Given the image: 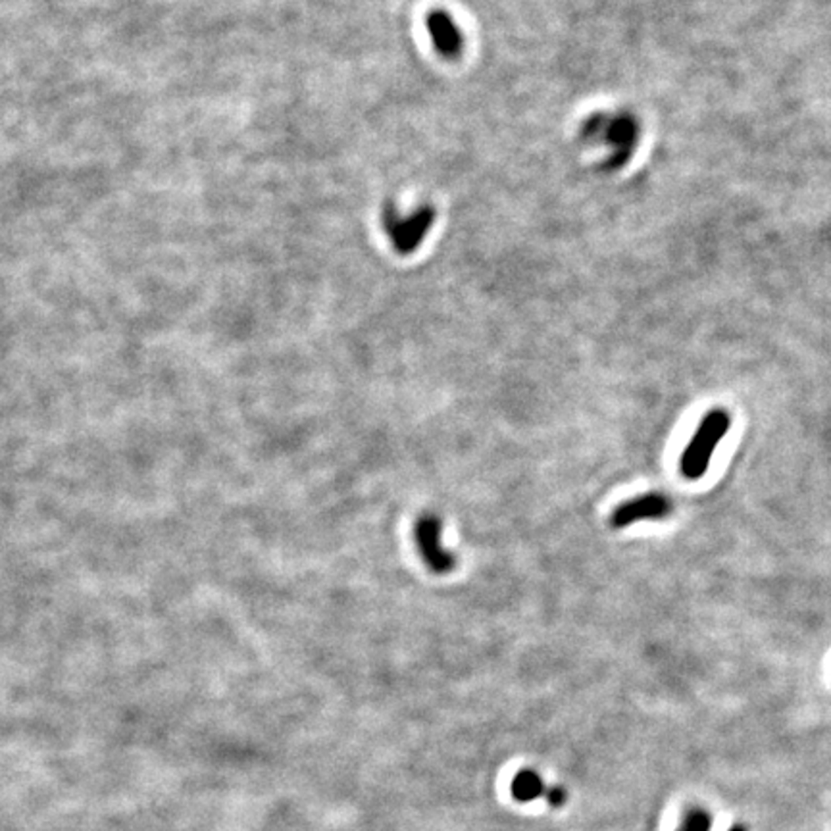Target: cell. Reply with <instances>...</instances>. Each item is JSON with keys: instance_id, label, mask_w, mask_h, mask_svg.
<instances>
[{"instance_id": "6da1fadb", "label": "cell", "mask_w": 831, "mask_h": 831, "mask_svg": "<svg viewBox=\"0 0 831 831\" xmlns=\"http://www.w3.org/2000/svg\"><path fill=\"white\" fill-rule=\"evenodd\" d=\"M729 426L731 416L729 412L721 411V408H714V411H711L703 418L701 426L694 431L684 455H681L679 468L687 480L694 482L703 478L708 466H711V460L720 441L728 435Z\"/></svg>"}, {"instance_id": "7a4b0ae2", "label": "cell", "mask_w": 831, "mask_h": 831, "mask_svg": "<svg viewBox=\"0 0 831 831\" xmlns=\"http://www.w3.org/2000/svg\"><path fill=\"white\" fill-rule=\"evenodd\" d=\"M414 541L421 561L433 574H451L456 566V556L443 544V524L439 516L421 514L414 524Z\"/></svg>"}, {"instance_id": "3957f363", "label": "cell", "mask_w": 831, "mask_h": 831, "mask_svg": "<svg viewBox=\"0 0 831 831\" xmlns=\"http://www.w3.org/2000/svg\"><path fill=\"white\" fill-rule=\"evenodd\" d=\"M588 137H598L597 143L603 139V145L610 148V155L614 156L616 164L620 158H630L639 139L637 121L625 114L616 116H597L589 121Z\"/></svg>"}, {"instance_id": "277c9868", "label": "cell", "mask_w": 831, "mask_h": 831, "mask_svg": "<svg viewBox=\"0 0 831 831\" xmlns=\"http://www.w3.org/2000/svg\"><path fill=\"white\" fill-rule=\"evenodd\" d=\"M674 502L670 497L664 493H645L635 499L625 500L614 508L610 514V526L616 529L632 527L637 522H649V520H664L672 514Z\"/></svg>"}, {"instance_id": "5b68a950", "label": "cell", "mask_w": 831, "mask_h": 831, "mask_svg": "<svg viewBox=\"0 0 831 831\" xmlns=\"http://www.w3.org/2000/svg\"><path fill=\"white\" fill-rule=\"evenodd\" d=\"M401 214L391 212L387 216V231L401 252H408L418 249V244L421 239L426 237L428 229L433 225L435 220V212L429 208H420L411 214Z\"/></svg>"}, {"instance_id": "8992f818", "label": "cell", "mask_w": 831, "mask_h": 831, "mask_svg": "<svg viewBox=\"0 0 831 831\" xmlns=\"http://www.w3.org/2000/svg\"><path fill=\"white\" fill-rule=\"evenodd\" d=\"M428 31L433 40L435 49H438L445 57H455L460 52L464 37H462L456 23L453 22L451 13L445 12H433L428 16Z\"/></svg>"}, {"instance_id": "52a82bcc", "label": "cell", "mask_w": 831, "mask_h": 831, "mask_svg": "<svg viewBox=\"0 0 831 831\" xmlns=\"http://www.w3.org/2000/svg\"><path fill=\"white\" fill-rule=\"evenodd\" d=\"M512 795L520 802H529L543 795V782L534 770H522L512 782Z\"/></svg>"}, {"instance_id": "ba28073f", "label": "cell", "mask_w": 831, "mask_h": 831, "mask_svg": "<svg viewBox=\"0 0 831 831\" xmlns=\"http://www.w3.org/2000/svg\"><path fill=\"white\" fill-rule=\"evenodd\" d=\"M681 829L684 831H711V816L703 810H693L689 812Z\"/></svg>"}, {"instance_id": "9c48e42d", "label": "cell", "mask_w": 831, "mask_h": 831, "mask_svg": "<svg viewBox=\"0 0 831 831\" xmlns=\"http://www.w3.org/2000/svg\"><path fill=\"white\" fill-rule=\"evenodd\" d=\"M549 799H551V805H562V800H564V793L561 791V789H554V791L549 793Z\"/></svg>"}, {"instance_id": "30bf717a", "label": "cell", "mask_w": 831, "mask_h": 831, "mask_svg": "<svg viewBox=\"0 0 831 831\" xmlns=\"http://www.w3.org/2000/svg\"><path fill=\"white\" fill-rule=\"evenodd\" d=\"M729 831H745V827H743V826H735V827H731Z\"/></svg>"}, {"instance_id": "8fae6325", "label": "cell", "mask_w": 831, "mask_h": 831, "mask_svg": "<svg viewBox=\"0 0 831 831\" xmlns=\"http://www.w3.org/2000/svg\"><path fill=\"white\" fill-rule=\"evenodd\" d=\"M679 831H684V829H679Z\"/></svg>"}]
</instances>
